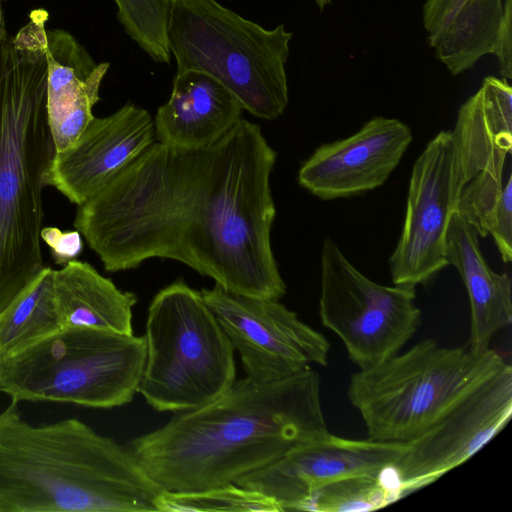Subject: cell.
I'll return each instance as SVG.
<instances>
[{
  "label": "cell",
  "instance_id": "6da1fadb",
  "mask_svg": "<svg viewBox=\"0 0 512 512\" xmlns=\"http://www.w3.org/2000/svg\"><path fill=\"white\" fill-rule=\"evenodd\" d=\"M276 158L244 118L205 148L153 142L78 206L74 227L109 272L166 258L229 292L280 300L286 284L271 246Z\"/></svg>",
  "mask_w": 512,
  "mask_h": 512
},
{
  "label": "cell",
  "instance_id": "7a4b0ae2",
  "mask_svg": "<svg viewBox=\"0 0 512 512\" xmlns=\"http://www.w3.org/2000/svg\"><path fill=\"white\" fill-rule=\"evenodd\" d=\"M328 433L320 378L310 367L272 382L236 380L214 401L175 413L128 448L164 491L190 492L235 484Z\"/></svg>",
  "mask_w": 512,
  "mask_h": 512
},
{
  "label": "cell",
  "instance_id": "3957f363",
  "mask_svg": "<svg viewBox=\"0 0 512 512\" xmlns=\"http://www.w3.org/2000/svg\"><path fill=\"white\" fill-rule=\"evenodd\" d=\"M163 491L128 447L77 418L33 425L12 400L0 412V511L156 512Z\"/></svg>",
  "mask_w": 512,
  "mask_h": 512
},
{
  "label": "cell",
  "instance_id": "277c9868",
  "mask_svg": "<svg viewBox=\"0 0 512 512\" xmlns=\"http://www.w3.org/2000/svg\"><path fill=\"white\" fill-rule=\"evenodd\" d=\"M48 13L0 40V313L44 267L43 190L55 153L46 111Z\"/></svg>",
  "mask_w": 512,
  "mask_h": 512
},
{
  "label": "cell",
  "instance_id": "5b68a950",
  "mask_svg": "<svg viewBox=\"0 0 512 512\" xmlns=\"http://www.w3.org/2000/svg\"><path fill=\"white\" fill-rule=\"evenodd\" d=\"M507 365L490 348H448L425 339L352 374L347 394L370 439L407 443Z\"/></svg>",
  "mask_w": 512,
  "mask_h": 512
},
{
  "label": "cell",
  "instance_id": "8992f818",
  "mask_svg": "<svg viewBox=\"0 0 512 512\" xmlns=\"http://www.w3.org/2000/svg\"><path fill=\"white\" fill-rule=\"evenodd\" d=\"M293 33L266 29L217 0H173L167 42L177 73L199 71L220 82L243 110L265 120L286 109V62Z\"/></svg>",
  "mask_w": 512,
  "mask_h": 512
},
{
  "label": "cell",
  "instance_id": "52a82bcc",
  "mask_svg": "<svg viewBox=\"0 0 512 512\" xmlns=\"http://www.w3.org/2000/svg\"><path fill=\"white\" fill-rule=\"evenodd\" d=\"M137 393L158 412L204 406L236 381L234 347L200 291L178 279L148 307Z\"/></svg>",
  "mask_w": 512,
  "mask_h": 512
},
{
  "label": "cell",
  "instance_id": "ba28073f",
  "mask_svg": "<svg viewBox=\"0 0 512 512\" xmlns=\"http://www.w3.org/2000/svg\"><path fill=\"white\" fill-rule=\"evenodd\" d=\"M146 359L143 336L69 328L4 357L0 392L12 401L109 409L130 403Z\"/></svg>",
  "mask_w": 512,
  "mask_h": 512
},
{
  "label": "cell",
  "instance_id": "9c48e42d",
  "mask_svg": "<svg viewBox=\"0 0 512 512\" xmlns=\"http://www.w3.org/2000/svg\"><path fill=\"white\" fill-rule=\"evenodd\" d=\"M319 316L360 369L397 352L418 330L415 287L377 283L360 272L327 237L321 248Z\"/></svg>",
  "mask_w": 512,
  "mask_h": 512
},
{
  "label": "cell",
  "instance_id": "30bf717a",
  "mask_svg": "<svg viewBox=\"0 0 512 512\" xmlns=\"http://www.w3.org/2000/svg\"><path fill=\"white\" fill-rule=\"evenodd\" d=\"M200 292L238 352L246 377L272 382L312 364H328L327 338L279 300L235 294L217 284Z\"/></svg>",
  "mask_w": 512,
  "mask_h": 512
},
{
  "label": "cell",
  "instance_id": "8fae6325",
  "mask_svg": "<svg viewBox=\"0 0 512 512\" xmlns=\"http://www.w3.org/2000/svg\"><path fill=\"white\" fill-rule=\"evenodd\" d=\"M459 196L455 144L442 130L412 167L403 228L389 259L393 284L416 287L448 266L447 230Z\"/></svg>",
  "mask_w": 512,
  "mask_h": 512
},
{
  "label": "cell",
  "instance_id": "7c38bea8",
  "mask_svg": "<svg viewBox=\"0 0 512 512\" xmlns=\"http://www.w3.org/2000/svg\"><path fill=\"white\" fill-rule=\"evenodd\" d=\"M512 415V368L487 380L425 432L388 469L400 498L426 487L477 453Z\"/></svg>",
  "mask_w": 512,
  "mask_h": 512
},
{
  "label": "cell",
  "instance_id": "4fadbf2b",
  "mask_svg": "<svg viewBox=\"0 0 512 512\" xmlns=\"http://www.w3.org/2000/svg\"><path fill=\"white\" fill-rule=\"evenodd\" d=\"M406 443L354 440L330 433L303 442L235 484L272 498L283 511H301L311 495L334 481L379 475L392 467Z\"/></svg>",
  "mask_w": 512,
  "mask_h": 512
},
{
  "label": "cell",
  "instance_id": "5bb4252c",
  "mask_svg": "<svg viewBox=\"0 0 512 512\" xmlns=\"http://www.w3.org/2000/svg\"><path fill=\"white\" fill-rule=\"evenodd\" d=\"M150 113L129 103L113 114L94 118L66 150L55 152L47 186L80 206L104 189L153 142Z\"/></svg>",
  "mask_w": 512,
  "mask_h": 512
},
{
  "label": "cell",
  "instance_id": "9a60e30c",
  "mask_svg": "<svg viewBox=\"0 0 512 512\" xmlns=\"http://www.w3.org/2000/svg\"><path fill=\"white\" fill-rule=\"evenodd\" d=\"M411 142L405 123L375 116L349 137L319 146L300 167L298 182L323 200L362 195L387 181Z\"/></svg>",
  "mask_w": 512,
  "mask_h": 512
},
{
  "label": "cell",
  "instance_id": "2e32d148",
  "mask_svg": "<svg viewBox=\"0 0 512 512\" xmlns=\"http://www.w3.org/2000/svg\"><path fill=\"white\" fill-rule=\"evenodd\" d=\"M460 194H500L512 152V87L505 78L486 77L460 107L454 130Z\"/></svg>",
  "mask_w": 512,
  "mask_h": 512
},
{
  "label": "cell",
  "instance_id": "e0dca14e",
  "mask_svg": "<svg viewBox=\"0 0 512 512\" xmlns=\"http://www.w3.org/2000/svg\"><path fill=\"white\" fill-rule=\"evenodd\" d=\"M46 111L55 152L69 148L94 118L92 109L110 64L96 63L69 32L46 29Z\"/></svg>",
  "mask_w": 512,
  "mask_h": 512
},
{
  "label": "cell",
  "instance_id": "ac0fdd59",
  "mask_svg": "<svg viewBox=\"0 0 512 512\" xmlns=\"http://www.w3.org/2000/svg\"><path fill=\"white\" fill-rule=\"evenodd\" d=\"M243 108L220 82L199 71L176 73L168 101L155 115L157 141L181 149L208 147L241 119Z\"/></svg>",
  "mask_w": 512,
  "mask_h": 512
},
{
  "label": "cell",
  "instance_id": "d6986e66",
  "mask_svg": "<svg viewBox=\"0 0 512 512\" xmlns=\"http://www.w3.org/2000/svg\"><path fill=\"white\" fill-rule=\"evenodd\" d=\"M446 259L454 266L466 288L470 305L469 343L484 351L495 333L512 321V282L507 273H496L487 264L476 228L455 213L446 237Z\"/></svg>",
  "mask_w": 512,
  "mask_h": 512
},
{
  "label": "cell",
  "instance_id": "ffe728a7",
  "mask_svg": "<svg viewBox=\"0 0 512 512\" xmlns=\"http://www.w3.org/2000/svg\"><path fill=\"white\" fill-rule=\"evenodd\" d=\"M502 0H427L423 25L435 57L452 75L493 54L503 18Z\"/></svg>",
  "mask_w": 512,
  "mask_h": 512
},
{
  "label": "cell",
  "instance_id": "44dd1931",
  "mask_svg": "<svg viewBox=\"0 0 512 512\" xmlns=\"http://www.w3.org/2000/svg\"><path fill=\"white\" fill-rule=\"evenodd\" d=\"M53 291L61 329L134 334L132 311L137 296L118 289L89 263L74 259L54 270Z\"/></svg>",
  "mask_w": 512,
  "mask_h": 512
},
{
  "label": "cell",
  "instance_id": "7402d4cb",
  "mask_svg": "<svg viewBox=\"0 0 512 512\" xmlns=\"http://www.w3.org/2000/svg\"><path fill=\"white\" fill-rule=\"evenodd\" d=\"M53 272L44 266L0 313V354L14 356L61 330L53 291Z\"/></svg>",
  "mask_w": 512,
  "mask_h": 512
},
{
  "label": "cell",
  "instance_id": "603a6c76",
  "mask_svg": "<svg viewBox=\"0 0 512 512\" xmlns=\"http://www.w3.org/2000/svg\"><path fill=\"white\" fill-rule=\"evenodd\" d=\"M399 499L400 496L386 469L379 475L352 476L327 484L311 495L301 511H372Z\"/></svg>",
  "mask_w": 512,
  "mask_h": 512
},
{
  "label": "cell",
  "instance_id": "cb8c5ba5",
  "mask_svg": "<svg viewBox=\"0 0 512 512\" xmlns=\"http://www.w3.org/2000/svg\"><path fill=\"white\" fill-rule=\"evenodd\" d=\"M156 506L158 512H282L272 498L237 484L190 492L163 491Z\"/></svg>",
  "mask_w": 512,
  "mask_h": 512
},
{
  "label": "cell",
  "instance_id": "d4e9b609",
  "mask_svg": "<svg viewBox=\"0 0 512 512\" xmlns=\"http://www.w3.org/2000/svg\"><path fill=\"white\" fill-rule=\"evenodd\" d=\"M173 0H114L126 34L155 62L169 64L167 24Z\"/></svg>",
  "mask_w": 512,
  "mask_h": 512
},
{
  "label": "cell",
  "instance_id": "484cf974",
  "mask_svg": "<svg viewBox=\"0 0 512 512\" xmlns=\"http://www.w3.org/2000/svg\"><path fill=\"white\" fill-rule=\"evenodd\" d=\"M41 239L50 247L55 262L60 265L74 260L83 247L81 234L77 230L62 232L55 227H43Z\"/></svg>",
  "mask_w": 512,
  "mask_h": 512
},
{
  "label": "cell",
  "instance_id": "4316f807",
  "mask_svg": "<svg viewBox=\"0 0 512 512\" xmlns=\"http://www.w3.org/2000/svg\"><path fill=\"white\" fill-rule=\"evenodd\" d=\"M504 13L498 31L494 55L498 60L500 75L512 78V0H504Z\"/></svg>",
  "mask_w": 512,
  "mask_h": 512
},
{
  "label": "cell",
  "instance_id": "83f0119b",
  "mask_svg": "<svg viewBox=\"0 0 512 512\" xmlns=\"http://www.w3.org/2000/svg\"><path fill=\"white\" fill-rule=\"evenodd\" d=\"M7 36L4 28L2 10H1V0H0V40Z\"/></svg>",
  "mask_w": 512,
  "mask_h": 512
},
{
  "label": "cell",
  "instance_id": "f1b7e54d",
  "mask_svg": "<svg viewBox=\"0 0 512 512\" xmlns=\"http://www.w3.org/2000/svg\"><path fill=\"white\" fill-rule=\"evenodd\" d=\"M316 3L322 11L326 5L331 3V0H316Z\"/></svg>",
  "mask_w": 512,
  "mask_h": 512
},
{
  "label": "cell",
  "instance_id": "f546056e",
  "mask_svg": "<svg viewBox=\"0 0 512 512\" xmlns=\"http://www.w3.org/2000/svg\"><path fill=\"white\" fill-rule=\"evenodd\" d=\"M4 357L0 354V382H1V376H2V363H3Z\"/></svg>",
  "mask_w": 512,
  "mask_h": 512
}]
</instances>
